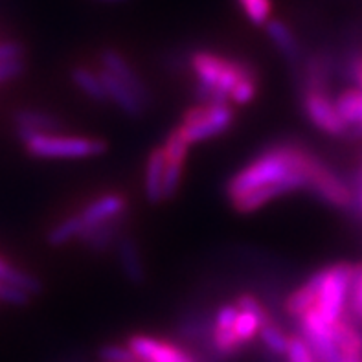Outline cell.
Masks as SVG:
<instances>
[{"label": "cell", "instance_id": "cell-11", "mask_svg": "<svg viewBox=\"0 0 362 362\" xmlns=\"http://www.w3.org/2000/svg\"><path fill=\"white\" fill-rule=\"evenodd\" d=\"M98 76H100L101 85L105 88L107 98L115 101L116 105L124 110L125 115L131 116V118H138V116L144 115L146 105H144L142 101H140V98H138L127 85H124L116 76H112V74L105 69H101L100 72H98Z\"/></svg>", "mask_w": 362, "mask_h": 362}, {"label": "cell", "instance_id": "cell-21", "mask_svg": "<svg viewBox=\"0 0 362 362\" xmlns=\"http://www.w3.org/2000/svg\"><path fill=\"white\" fill-rule=\"evenodd\" d=\"M238 4L254 26H265L271 21L272 0H238Z\"/></svg>", "mask_w": 362, "mask_h": 362}, {"label": "cell", "instance_id": "cell-6", "mask_svg": "<svg viewBox=\"0 0 362 362\" xmlns=\"http://www.w3.org/2000/svg\"><path fill=\"white\" fill-rule=\"evenodd\" d=\"M303 109L313 124L327 134H344L348 131L346 124L339 116L335 100H331L327 90H305Z\"/></svg>", "mask_w": 362, "mask_h": 362}, {"label": "cell", "instance_id": "cell-4", "mask_svg": "<svg viewBox=\"0 0 362 362\" xmlns=\"http://www.w3.org/2000/svg\"><path fill=\"white\" fill-rule=\"evenodd\" d=\"M26 151L39 158H83L105 153L107 144L98 138L33 133L21 136Z\"/></svg>", "mask_w": 362, "mask_h": 362}, {"label": "cell", "instance_id": "cell-7", "mask_svg": "<svg viewBox=\"0 0 362 362\" xmlns=\"http://www.w3.org/2000/svg\"><path fill=\"white\" fill-rule=\"evenodd\" d=\"M127 348L138 362H197L179 346L147 335L131 337Z\"/></svg>", "mask_w": 362, "mask_h": 362}, {"label": "cell", "instance_id": "cell-17", "mask_svg": "<svg viewBox=\"0 0 362 362\" xmlns=\"http://www.w3.org/2000/svg\"><path fill=\"white\" fill-rule=\"evenodd\" d=\"M335 107L339 116L348 129H361L362 131V90L361 88H346L337 96Z\"/></svg>", "mask_w": 362, "mask_h": 362}, {"label": "cell", "instance_id": "cell-18", "mask_svg": "<svg viewBox=\"0 0 362 362\" xmlns=\"http://www.w3.org/2000/svg\"><path fill=\"white\" fill-rule=\"evenodd\" d=\"M0 281L17 285V287L28 291L30 294L41 293L42 289L41 281L37 280L35 276L28 274V272L21 271V269H17V267L9 265L4 257H0Z\"/></svg>", "mask_w": 362, "mask_h": 362}, {"label": "cell", "instance_id": "cell-5", "mask_svg": "<svg viewBox=\"0 0 362 362\" xmlns=\"http://www.w3.org/2000/svg\"><path fill=\"white\" fill-rule=\"evenodd\" d=\"M232 122H234V110L228 103L226 105L199 103L184 112L179 129L188 144H193L225 133Z\"/></svg>", "mask_w": 362, "mask_h": 362}, {"label": "cell", "instance_id": "cell-15", "mask_svg": "<svg viewBox=\"0 0 362 362\" xmlns=\"http://www.w3.org/2000/svg\"><path fill=\"white\" fill-rule=\"evenodd\" d=\"M116 248H118L119 262H122V269H124L127 280L131 284H142L146 278V271H144L142 257L138 252V245L134 243V239L129 235H122Z\"/></svg>", "mask_w": 362, "mask_h": 362}, {"label": "cell", "instance_id": "cell-26", "mask_svg": "<svg viewBox=\"0 0 362 362\" xmlns=\"http://www.w3.org/2000/svg\"><path fill=\"white\" fill-rule=\"evenodd\" d=\"M24 46L17 41H2L0 42V64L23 61Z\"/></svg>", "mask_w": 362, "mask_h": 362}, {"label": "cell", "instance_id": "cell-25", "mask_svg": "<svg viewBox=\"0 0 362 362\" xmlns=\"http://www.w3.org/2000/svg\"><path fill=\"white\" fill-rule=\"evenodd\" d=\"M257 90V74L252 76H247V78H241L238 81V85L234 87V90L230 92V101H235L239 105H245L248 101L256 96Z\"/></svg>", "mask_w": 362, "mask_h": 362}, {"label": "cell", "instance_id": "cell-22", "mask_svg": "<svg viewBox=\"0 0 362 362\" xmlns=\"http://www.w3.org/2000/svg\"><path fill=\"white\" fill-rule=\"evenodd\" d=\"M349 318L355 324H362V263H357L354 267V280H351V289H349V302L348 311Z\"/></svg>", "mask_w": 362, "mask_h": 362}, {"label": "cell", "instance_id": "cell-1", "mask_svg": "<svg viewBox=\"0 0 362 362\" xmlns=\"http://www.w3.org/2000/svg\"><path fill=\"white\" fill-rule=\"evenodd\" d=\"M311 156L313 153L302 146L271 147L230 179L226 195L235 210L248 214L284 193L305 189V170Z\"/></svg>", "mask_w": 362, "mask_h": 362}, {"label": "cell", "instance_id": "cell-20", "mask_svg": "<svg viewBox=\"0 0 362 362\" xmlns=\"http://www.w3.org/2000/svg\"><path fill=\"white\" fill-rule=\"evenodd\" d=\"M83 234V225L78 216H72L69 219L61 221L59 225L54 226L48 234V243L52 247H61V245L69 243L72 239H79Z\"/></svg>", "mask_w": 362, "mask_h": 362}, {"label": "cell", "instance_id": "cell-9", "mask_svg": "<svg viewBox=\"0 0 362 362\" xmlns=\"http://www.w3.org/2000/svg\"><path fill=\"white\" fill-rule=\"evenodd\" d=\"M125 208H127V201L122 195H115V193H109V195H103V197L92 201L87 208H83L78 214L83 225V234L87 230L112 219V217L124 216Z\"/></svg>", "mask_w": 362, "mask_h": 362}, {"label": "cell", "instance_id": "cell-13", "mask_svg": "<svg viewBox=\"0 0 362 362\" xmlns=\"http://www.w3.org/2000/svg\"><path fill=\"white\" fill-rule=\"evenodd\" d=\"M265 30L267 35L271 37V41L276 45V48L284 54L285 59L293 63V66H298L300 61H302V46H300L293 30L284 21H278V18H271L265 24Z\"/></svg>", "mask_w": 362, "mask_h": 362}, {"label": "cell", "instance_id": "cell-29", "mask_svg": "<svg viewBox=\"0 0 362 362\" xmlns=\"http://www.w3.org/2000/svg\"><path fill=\"white\" fill-rule=\"evenodd\" d=\"M349 74L354 81L357 83V88L362 90V52H357V54L349 59Z\"/></svg>", "mask_w": 362, "mask_h": 362}, {"label": "cell", "instance_id": "cell-23", "mask_svg": "<svg viewBox=\"0 0 362 362\" xmlns=\"http://www.w3.org/2000/svg\"><path fill=\"white\" fill-rule=\"evenodd\" d=\"M287 362H320L302 335H291L287 340Z\"/></svg>", "mask_w": 362, "mask_h": 362}, {"label": "cell", "instance_id": "cell-24", "mask_svg": "<svg viewBox=\"0 0 362 362\" xmlns=\"http://www.w3.org/2000/svg\"><path fill=\"white\" fill-rule=\"evenodd\" d=\"M259 337H262L263 344L271 349L272 354L285 355V351H287V340H289V337H285L284 331L276 326L274 322L272 320L267 322L265 326L262 327V331H259Z\"/></svg>", "mask_w": 362, "mask_h": 362}, {"label": "cell", "instance_id": "cell-27", "mask_svg": "<svg viewBox=\"0 0 362 362\" xmlns=\"http://www.w3.org/2000/svg\"><path fill=\"white\" fill-rule=\"evenodd\" d=\"M105 362H136L134 355L129 348H118V346H107L100 351Z\"/></svg>", "mask_w": 362, "mask_h": 362}, {"label": "cell", "instance_id": "cell-10", "mask_svg": "<svg viewBox=\"0 0 362 362\" xmlns=\"http://www.w3.org/2000/svg\"><path fill=\"white\" fill-rule=\"evenodd\" d=\"M235 318H238L235 305H225L217 313L214 326H211V342H214L217 354L232 355L241 349L238 339H235Z\"/></svg>", "mask_w": 362, "mask_h": 362}, {"label": "cell", "instance_id": "cell-8", "mask_svg": "<svg viewBox=\"0 0 362 362\" xmlns=\"http://www.w3.org/2000/svg\"><path fill=\"white\" fill-rule=\"evenodd\" d=\"M101 64H103V69L109 70L112 76L119 79V81L127 85L131 90L140 98L144 105H149V101H151V94L147 90V87L144 85L142 78L138 76L136 70L131 66L127 59H125L124 55L119 54L118 50H112V48H105V50L101 52Z\"/></svg>", "mask_w": 362, "mask_h": 362}, {"label": "cell", "instance_id": "cell-2", "mask_svg": "<svg viewBox=\"0 0 362 362\" xmlns=\"http://www.w3.org/2000/svg\"><path fill=\"white\" fill-rule=\"evenodd\" d=\"M192 69L199 79L195 92L199 103L208 105H226L239 79L256 74V69L247 61L226 59L206 50L192 55Z\"/></svg>", "mask_w": 362, "mask_h": 362}, {"label": "cell", "instance_id": "cell-12", "mask_svg": "<svg viewBox=\"0 0 362 362\" xmlns=\"http://www.w3.org/2000/svg\"><path fill=\"white\" fill-rule=\"evenodd\" d=\"M15 127H17L18 138L33 133H52V131H61L63 122L55 116L46 115L42 110L35 109H21L13 115Z\"/></svg>", "mask_w": 362, "mask_h": 362}, {"label": "cell", "instance_id": "cell-3", "mask_svg": "<svg viewBox=\"0 0 362 362\" xmlns=\"http://www.w3.org/2000/svg\"><path fill=\"white\" fill-rule=\"evenodd\" d=\"M354 267L351 263H337L320 271V289L311 309L333 326L348 311Z\"/></svg>", "mask_w": 362, "mask_h": 362}, {"label": "cell", "instance_id": "cell-28", "mask_svg": "<svg viewBox=\"0 0 362 362\" xmlns=\"http://www.w3.org/2000/svg\"><path fill=\"white\" fill-rule=\"evenodd\" d=\"M23 70H24L23 61H13V63L0 64V83L17 78V76L23 74Z\"/></svg>", "mask_w": 362, "mask_h": 362}, {"label": "cell", "instance_id": "cell-16", "mask_svg": "<svg viewBox=\"0 0 362 362\" xmlns=\"http://www.w3.org/2000/svg\"><path fill=\"white\" fill-rule=\"evenodd\" d=\"M122 225H124V216L112 217V219L101 223V225L94 226V228L87 230L85 234L81 235V241L87 245L92 250H105L110 245L115 243L119 235V230H122Z\"/></svg>", "mask_w": 362, "mask_h": 362}, {"label": "cell", "instance_id": "cell-14", "mask_svg": "<svg viewBox=\"0 0 362 362\" xmlns=\"http://www.w3.org/2000/svg\"><path fill=\"white\" fill-rule=\"evenodd\" d=\"M164 171H165V156L164 149L156 147L149 153L146 162V197L151 204L164 201Z\"/></svg>", "mask_w": 362, "mask_h": 362}, {"label": "cell", "instance_id": "cell-19", "mask_svg": "<svg viewBox=\"0 0 362 362\" xmlns=\"http://www.w3.org/2000/svg\"><path fill=\"white\" fill-rule=\"evenodd\" d=\"M72 81L76 83V87L81 88L87 96H90L92 100L96 101H105L109 100L107 98V92L101 85V79L98 74H94L92 70L85 69V66H76L72 70Z\"/></svg>", "mask_w": 362, "mask_h": 362}]
</instances>
